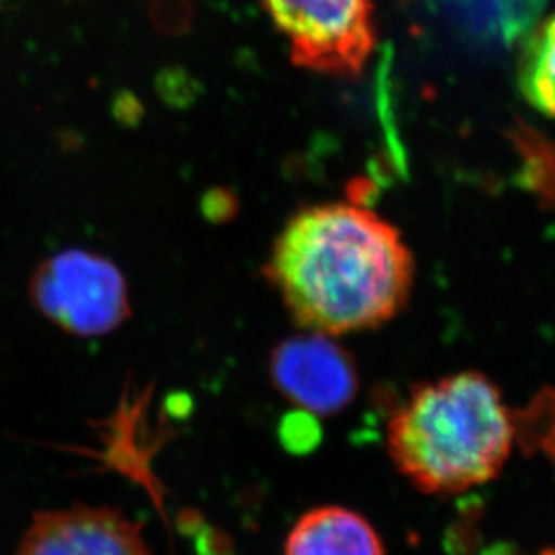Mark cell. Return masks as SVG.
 I'll list each match as a JSON object with an SVG mask.
<instances>
[{"label": "cell", "instance_id": "cell-1", "mask_svg": "<svg viewBox=\"0 0 555 555\" xmlns=\"http://www.w3.org/2000/svg\"><path fill=\"white\" fill-rule=\"evenodd\" d=\"M262 272L300 327L341 336L398 317L415 264L401 232L374 210L322 204L289 218Z\"/></svg>", "mask_w": 555, "mask_h": 555}, {"label": "cell", "instance_id": "cell-2", "mask_svg": "<svg viewBox=\"0 0 555 555\" xmlns=\"http://www.w3.org/2000/svg\"><path fill=\"white\" fill-rule=\"evenodd\" d=\"M514 417L486 374L459 372L417 385L388 425L399 472L428 494H459L491 482L513 450Z\"/></svg>", "mask_w": 555, "mask_h": 555}, {"label": "cell", "instance_id": "cell-3", "mask_svg": "<svg viewBox=\"0 0 555 555\" xmlns=\"http://www.w3.org/2000/svg\"><path fill=\"white\" fill-rule=\"evenodd\" d=\"M295 65L357 78L376 48L374 0H259Z\"/></svg>", "mask_w": 555, "mask_h": 555}, {"label": "cell", "instance_id": "cell-4", "mask_svg": "<svg viewBox=\"0 0 555 555\" xmlns=\"http://www.w3.org/2000/svg\"><path fill=\"white\" fill-rule=\"evenodd\" d=\"M29 294L56 327L85 338L112 333L131 313L121 270L87 250H65L46 259L33 275Z\"/></svg>", "mask_w": 555, "mask_h": 555}, {"label": "cell", "instance_id": "cell-5", "mask_svg": "<svg viewBox=\"0 0 555 555\" xmlns=\"http://www.w3.org/2000/svg\"><path fill=\"white\" fill-rule=\"evenodd\" d=\"M273 387L317 417L340 414L360 388L357 362L335 336L306 331L281 341L270 357Z\"/></svg>", "mask_w": 555, "mask_h": 555}, {"label": "cell", "instance_id": "cell-6", "mask_svg": "<svg viewBox=\"0 0 555 555\" xmlns=\"http://www.w3.org/2000/svg\"><path fill=\"white\" fill-rule=\"evenodd\" d=\"M18 555H150L141 525L111 507L74 505L33 518Z\"/></svg>", "mask_w": 555, "mask_h": 555}, {"label": "cell", "instance_id": "cell-7", "mask_svg": "<svg viewBox=\"0 0 555 555\" xmlns=\"http://www.w3.org/2000/svg\"><path fill=\"white\" fill-rule=\"evenodd\" d=\"M284 555H385L376 529L351 508H313L289 532Z\"/></svg>", "mask_w": 555, "mask_h": 555}, {"label": "cell", "instance_id": "cell-8", "mask_svg": "<svg viewBox=\"0 0 555 555\" xmlns=\"http://www.w3.org/2000/svg\"><path fill=\"white\" fill-rule=\"evenodd\" d=\"M516 78L525 101L555 119V15L541 22L525 40Z\"/></svg>", "mask_w": 555, "mask_h": 555}, {"label": "cell", "instance_id": "cell-9", "mask_svg": "<svg viewBox=\"0 0 555 555\" xmlns=\"http://www.w3.org/2000/svg\"><path fill=\"white\" fill-rule=\"evenodd\" d=\"M278 435L284 450L295 456L311 455L324 439L319 417L302 409H295L283 415Z\"/></svg>", "mask_w": 555, "mask_h": 555}, {"label": "cell", "instance_id": "cell-10", "mask_svg": "<svg viewBox=\"0 0 555 555\" xmlns=\"http://www.w3.org/2000/svg\"><path fill=\"white\" fill-rule=\"evenodd\" d=\"M477 543V529H473L472 524H462L448 530L444 548L450 555H467L475 551Z\"/></svg>", "mask_w": 555, "mask_h": 555}, {"label": "cell", "instance_id": "cell-11", "mask_svg": "<svg viewBox=\"0 0 555 555\" xmlns=\"http://www.w3.org/2000/svg\"><path fill=\"white\" fill-rule=\"evenodd\" d=\"M480 555H524L519 551L518 546L514 543H507V541H498L493 545L486 546Z\"/></svg>", "mask_w": 555, "mask_h": 555}, {"label": "cell", "instance_id": "cell-12", "mask_svg": "<svg viewBox=\"0 0 555 555\" xmlns=\"http://www.w3.org/2000/svg\"><path fill=\"white\" fill-rule=\"evenodd\" d=\"M540 555H555L554 548H546V551L541 552Z\"/></svg>", "mask_w": 555, "mask_h": 555}]
</instances>
